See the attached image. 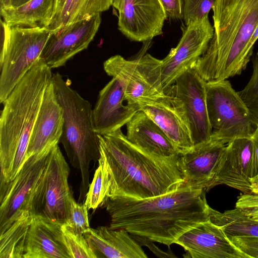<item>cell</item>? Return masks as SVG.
Here are the masks:
<instances>
[{
  "mask_svg": "<svg viewBox=\"0 0 258 258\" xmlns=\"http://www.w3.org/2000/svg\"><path fill=\"white\" fill-rule=\"evenodd\" d=\"M175 243L192 258H249L230 240L224 230L210 220L186 231Z\"/></svg>",
  "mask_w": 258,
  "mask_h": 258,
  "instance_id": "17",
  "label": "cell"
},
{
  "mask_svg": "<svg viewBox=\"0 0 258 258\" xmlns=\"http://www.w3.org/2000/svg\"><path fill=\"white\" fill-rule=\"evenodd\" d=\"M70 168L58 144L51 150L42 186L37 194L35 215L63 224L74 199L69 186Z\"/></svg>",
  "mask_w": 258,
  "mask_h": 258,
  "instance_id": "10",
  "label": "cell"
},
{
  "mask_svg": "<svg viewBox=\"0 0 258 258\" xmlns=\"http://www.w3.org/2000/svg\"><path fill=\"white\" fill-rule=\"evenodd\" d=\"M231 241L249 258H258V237L228 236Z\"/></svg>",
  "mask_w": 258,
  "mask_h": 258,
  "instance_id": "34",
  "label": "cell"
},
{
  "mask_svg": "<svg viewBox=\"0 0 258 258\" xmlns=\"http://www.w3.org/2000/svg\"><path fill=\"white\" fill-rule=\"evenodd\" d=\"M65 0H57L56 2V10H55V13L54 17L61 10ZM53 17V18H54Z\"/></svg>",
  "mask_w": 258,
  "mask_h": 258,
  "instance_id": "41",
  "label": "cell"
},
{
  "mask_svg": "<svg viewBox=\"0 0 258 258\" xmlns=\"http://www.w3.org/2000/svg\"><path fill=\"white\" fill-rule=\"evenodd\" d=\"M124 229L99 226L90 228L83 235L97 258H147L138 242Z\"/></svg>",
  "mask_w": 258,
  "mask_h": 258,
  "instance_id": "22",
  "label": "cell"
},
{
  "mask_svg": "<svg viewBox=\"0 0 258 258\" xmlns=\"http://www.w3.org/2000/svg\"><path fill=\"white\" fill-rule=\"evenodd\" d=\"M206 88L211 139L227 144L237 138H250L258 125V119L250 112L230 81L206 82Z\"/></svg>",
  "mask_w": 258,
  "mask_h": 258,
  "instance_id": "7",
  "label": "cell"
},
{
  "mask_svg": "<svg viewBox=\"0 0 258 258\" xmlns=\"http://www.w3.org/2000/svg\"><path fill=\"white\" fill-rule=\"evenodd\" d=\"M57 0H30L17 6L1 10L2 19L10 26L47 27L56 10Z\"/></svg>",
  "mask_w": 258,
  "mask_h": 258,
  "instance_id": "24",
  "label": "cell"
},
{
  "mask_svg": "<svg viewBox=\"0 0 258 258\" xmlns=\"http://www.w3.org/2000/svg\"><path fill=\"white\" fill-rule=\"evenodd\" d=\"M98 137L110 178L107 197L150 198L172 192L185 182L179 155L150 154L131 143L121 128Z\"/></svg>",
  "mask_w": 258,
  "mask_h": 258,
  "instance_id": "2",
  "label": "cell"
},
{
  "mask_svg": "<svg viewBox=\"0 0 258 258\" xmlns=\"http://www.w3.org/2000/svg\"><path fill=\"white\" fill-rule=\"evenodd\" d=\"M257 55H258V52H257Z\"/></svg>",
  "mask_w": 258,
  "mask_h": 258,
  "instance_id": "44",
  "label": "cell"
},
{
  "mask_svg": "<svg viewBox=\"0 0 258 258\" xmlns=\"http://www.w3.org/2000/svg\"><path fill=\"white\" fill-rule=\"evenodd\" d=\"M101 21L100 14L51 31L40 58L52 69L86 49L94 39Z\"/></svg>",
  "mask_w": 258,
  "mask_h": 258,
  "instance_id": "12",
  "label": "cell"
},
{
  "mask_svg": "<svg viewBox=\"0 0 258 258\" xmlns=\"http://www.w3.org/2000/svg\"><path fill=\"white\" fill-rule=\"evenodd\" d=\"M122 0H113L112 6L118 11L119 10Z\"/></svg>",
  "mask_w": 258,
  "mask_h": 258,
  "instance_id": "43",
  "label": "cell"
},
{
  "mask_svg": "<svg viewBox=\"0 0 258 258\" xmlns=\"http://www.w3.org/2000/svg\"><path fill=\"white\" fill-rule=\"evenodd\" d=\"M175 48L162 59L161 82L165 92L177 78L189 68L207 50L214 34L208 17L190 22Z\"/></svg>",
  "mask_w": 258,
  "mask_h": 258,
  "instance_id": "11",
  "label": "cell"
},
{
  "mask_svg": "<svg viewBox=\"0 0 258 258\" xmlns=\"http://www.w3.org/2000/svg\"><path fill=\"white\" fill-rule=\"evenodd\" d=\"M63 110L52 82L47 85L30 138L26 160L58 144L62 133Z\"/></svg>",
  "mask_w": 258,
  "mask_h": 258,
  "instance_id": "19",
  "label": "cell"
},
{
  "mask_svg": "<svg viewBox=\"0 0 258 258\" xmlns=\"http://www.w3.org/2000/svg\"><path fill=\"white\" fill-rule=\"evenodd\" d=\"M118 28L131 41L147 42L163 33L166 15L159 0H122Z\"/></svg>",
  "mask_w": 258,
  "mask_h": 258,
  "instance_id": "15",
  "label": "cell"
},
{
  "mask_svg": "<svg viewBox=\"0 0 258 258\" xmlns=\"http://www.w3.org/2000/svg\"><path fill=\"white\" fill-rule=\"evenodd\" d=\"M210 220L228 236L258 237V221L247 218L236 208L220 213L210 207Z\"/></svg>",
  "mask_w": 258,
  "mask_h": 258,
  "instance_id": "26",
  "label": "cell"
},
{
  "mask_svg": "<svg viewBox=\"0 0 258 258\" xmlns=\"http://www.w3.org/2000/svg\"><path fill=\"white\" fill-rule=\"evenodd\" d=\"M251 138L253 143L252 177L258 174V125Z\"/></svg>",
  "mask_w": 258,
  "mask_h": 258,
  "instance_id": "37",
  "label": "cell"
},
{
  "mask_svg": "<svg viewBox=\"0 0 258 258\" xmlns=\"http://www.w3.org/2000/svg\"><path fill=\"white\" fill-rule=\"evenodd\" d=\"M62 225L41 215L35 216L28 231L23 258H72Z\"/></svg>",
  "mask_w": 258,
  "mask_h": 258,
  "instance_id": "21",
  "label": "cell"
},
{
  "mask_svg": "<svg viewBox=\"0 0 258 258\" xmlns=\"http://www.w3.org/2000/svg\"><path fill=\"white\" fill-rule=\"evenodd\" d=\"M64 242L72 258H97L83 235L75 233L64 224L61 226Z\"/></svg>",
  "mask_w": 258,
  "mask_h": 258,
  "instance_id": "29",
  "label": "cell"
},
{
  "mask_svg": "<svg viewBox=\"0 0 258 258\" xmlns=\"http://www.w3.org/2000/svg\"><path fill=\"white\" fill-rule=\"evenodd\" d=\"M0 52V102L39 59L51 31L47 27L10 26L2 19Z\"/></svg>",
  "mask_w": 258,
  "mask_h": 258,
  "instance_id": "6",
  "label": "cell"
},
{
  "mask_svg": "<svg viewBox=\"0 0 258 258\" xmlns=\"http://www.w3.org/2000/svg\"><path fill=\"white\" fill-rule=\"evenodd\" d=\"M34 216L26 214L0 236V258H23L28 231Z\"/></svg>",
  "mask_w": 258,
  "mask_h": 258,
  "instance_id": "27",
  "label": "cell"
},
{
  "mask_svg": "<svg viewBox=\"0 0 258 258\" xmlns=\"http://www.w3.org/2000/svg\"><path fill=\"white\" fill-rule=\"evenodd\" d=\"M88 210L85 203L78 204L74 199L71 203L69 216L63 224L75 233L83 235L90 228Z\"/></svg>",
  "mask_w": 258,
  "mask_h": 258,
  "instance_id": "32",
  "label": "cell"
},
{
  "mask_svg": "<svg viewBox=\"0 0 258 258\" xmlns=\"http://www.w3.org/2000/svg\"><path fill=\"white\" fill-rule=\"evenodd\" d=\"M131 235L132 237L135 240H136L140 245H143L148 246L149 249L159 257H176L172 252V251L164 252L162 251L154 244V243L153 242V241L150 240L148 238L132 234H131Z\"/></svg>",
  "mask_w": 258,
  "mask_h": 258,
  "instance_id": "36",
  "label": "cell"
},
{
  "mask_svg": "<svg viewBox=\"0 0 258 258\" xmlns=\"http://www.w3.org/2000/svg\"><path fill=\"white\" fill-rule=\"evenodd\" d=\"M251 193L258 195V174L249 179Z\"/></svg>",
  "mask_w": 258,
  "mask_h": 258,
  "instance_id": "39",
  "label": "cell"
},
{
  "mask_svg": "<svg viewBox=\"0 0 258 258\" xmlns=\"http://www.w3.org/2000/svg\"><path fill=\"white\" fill-rule=\"evenodd\" d=\"M55 96L63 110V124L60 139L71 165L80 170L81 182L79 202L86 198L90 182L91 161L100 157L98 135L94 130L90 102L71 87L58 73H53Z\"/></svg>",
  "mask_w": 258,
  "mask_h": 258,
  "instance_id": "5",
  "label": "cell"
},
{
  "mask_svg": "<svg viewBox=\"0 0 258 258\" xmlns=\"http://www.w3.org/2000/svg\"><path fill=\"white\" fill-rule=\"evenodd\" d=\"M1 10L12 7L11 0H0Z\"/></svg>",
  "mask_w": 258,
  "mask_h": 258,
  "instance_id": "40",
  "label": "cell"
},
{
  "mask_svg": "<svg viewBox=\"0 0 258 258\" xmlns=\"http://www.w3.org/2000/svg\"><path fill=\"white\" fill-rule=\"evenodd\" d=\"M206 192L185 182L176 190L144 199L108 197L102 203L110 228L170 245L186 231L210 220Z\"/></svg>",
  "mask_w": 258,
  "mask_h": 258,
  "instance_id": "1",
  "label": "cell"
},
{
  "mask_svg": "<svg viewBox=\"0 0 258 258\" xmlns=\"http://www.w3.org/2000/svg\"><path fill=\"white\" fill-rule=\"evenodd\" d=\"M168 90L183 105L194 146L210 140L212 128L207 106L206 82L196 70L193 68L186 70Z\"/></svg>",
  "mask_w": 258,
  "mask_h": 258,
  "instance_id": "13",
  "label": "cell"
},
{
  "mask_svg": "<svg viewBox=\"0 0 258 258\" xmlns=\"http://www.w3.org/2000/svg\"><path fill=\"white\" fill-rule=\"evenodd\" d=\"M226 145L211 139L180 155L178 164L184 182L193 188L206 192L210 190L214 171Z\"/></svg>",
  "mask_w": 258,
  "mask_h": 258,
  "instance_id": "20",
  "label": "cell"
},
{
  "mask_svg": "<svg viewBox=\"0 0 258 258\" xmlns=\"http://www.w3.org/2000/svg\"><path fill=\"white\" fill-rule=\"evenodd\" d=\"M165 12L167 19L178 20L182 18L181 0H159Z\"/></svg>",
  "mask_w": 258,
  "mask_h": 258,
  "instance_id": "35",
  "label": "cell"
},
{
  "mask_svg": "<svg viewBox=\"0 0 258 258\" xmlns=\"http://www.w3.org/2000/svg\"><path fill=\"white\" fill-rule=\"evenodd\" d=\"M161 67L162 60L144 52L131 60L115 55L103 63L105 73L118 80L122 85L124 101L137 106L140 102L165 94Z\"/></svg>",
  "mask_w": 258,
  "mask_h": 258,
  "instance_id": "9",
  "label": "cell"
},
{
  "mask_svg": "<svg viewBox=\"0 0 258 258\" xmlns=\"http://www.w3.org/2000/svg\"><path fill=\"white\" fill-rule=\"evenodd\" d=\"M235 208L247 218L258 221V195L243 194L237 199Z\"/></svg>",
  "mask_w": 258,
  "mask_h": 258,
  "instance_id": "33",
  "label": "cell"
},
{
  "mask_svg": "<svg viewBox=\"0 0 258 258\" xmlns=\"http://www.w3.org/2000/svg\"><path fill=\"white\" fill-rule=\"evenodd\" d=\"M123 97L122 86L114 78L100 90L93 109L94 130L98 135L103 136L121 128L140 110L137 105H124Z\"/></svg>",
  "mask_w": 258,
  "mask_h": 258,
  "instance_id": "18",
  "label": "cell"
},
{
  "mask_svg": "<svg viewBox=\"0 0 258 258\" xmlns=\"http://www.w3.org/2000/svg\"><path fill=\"white\" fill-rule=\"evenodd\" d=\"M53 147L29 157L14 178L0 183L1 234L23 215L35 216L36 196L42 186Z\"/></svg>",
  "mask_w": 258,
  "mask_h": 258,
  "instance_id": "8",
  "label": "cell"
},
{
  "mask_svg": "<svg viewBox=\"0 0 258 258\" xmlns=\"http://www.w3.org/2000/svg\"><path fill=\"white\" fill-rule=\"evenodd\" d=\"M138 105L165 133L180 155L194 148L183 105L169 90L162 96L140 102Z\"/></svg>",
  "mask_w": 258,
  "mask_h": 258,
  "instance_id": "14",
  "label": "cell"
},
{
  "mask_svg": "<svg viewBox=\"0 0 258 258\" xmlns=\"http://www.w3.org/2000/svg\"><path fill=\"white\" fill-rule=\"evenodd\" d=\"M216 0H181L182 19L186 25L208 17Z\"/></svg>",
  "mask_w": 258,
  "mask_h": 258,
  "instance_id": "31",
  "label": "cell"
},
{
  "mask_svg": "<svg viewBox=\"0 0 258 258\" xmlns=\"http://www.w3.org/2000/svg\"><path fill=\"white\" fill-rule=\"evenodd\" d=\"M126 125L127 140L145 152L164 157L180 155L165 133L142 110L138 111Z\"/></svg>",
  "mask_w": 258,
  "mask_h": 258,
  "instance_id": "23",
  "label": "cell"
},
{
  "mask_svg": "<svg viewBox=\"0 0 258 258\" xmlns=\"http://www.w3.org/2000/svg\"><path fill=\"white\" fill-rule=\"evenodd\" d=\"M212 10L214 36L192 67L206 82L241 74L246 46L258 25V0H216Z\"/></svg>",
  "mask_w": 258,
  "mask_h": 258,
  "instance_id": "4",
  "label": "cell"
},
{
  "mask_svg": "<svg viewBox=\"0 0 258 258\" xmlns=\"http://www.w3.org/2000/svg\"><path fill=\"white\" fill-rule=\"evenodd\" d=\"M252 62L251 77L238 93L251 114L258 119V55L252 58Z\"/></svg>",
  "mask_w": 258,
  "mask_h": 258,
  "instance_id": "30",
  "label": "cell"
},
{
  "mask_svg": "<svg viewBox=\"0 0 258 258\" xmlns=\"http://www.w3.org/2000/svg\"><path fill=\"white\" fill-rule=\"evenodd\" d=\"M258 39V25L255 28L254 31L253 32L251 37L247 45L246 46L244 56V62L245 66H247V63L250 60V57L253 53V45L255 41Z\"/></svg>",
  "mask_w": 258,
  "mask_h": 258,
  "instance_id": "38",
  "label": "cell"
},
{
  "mask_svg": "<svg viewBox=\"0 0 258 258\" xmlns=\"http://www.w3.org/2000/svg\"><path fill=\"white\" fill-rule=\"evenodd\" d=\"M30 0H11L12 7H17L20 6Z\"/></svg>",
  "mask_w": 258,
  "mask_h": 258,
  "instance_id": "42",
  "label": "cell"
},
{
  "mask_svg": "<svg viewBox=\"0 0 258 258\" xmlns=\"http://www.w3.org/2000/svg\"><path fill=\"white\" fill-rule=\"evenodd\" d=\"M253 143L250 138H240L228 143L214 172L210 190L225 184L241 191L251 193Z\"/></svg>",
  "mask_w": 258,
  "mask_h": 258,
  "instance_id": "16",
  "label": "cell"
},
{
  "mask_svg": "<svg viewBox=\"0 0 258 258\" xmlns=\"http://www.w3.org/2000/svg\"><path fill=\"white\" fill-rule=\"evenodd\" d=\"M113 0H65L48 28L54 30L108 10Z\"/></svg>",
  "mask_w": 258,
  "mask_h": 258,
  "instance_id": "25",
  "label": "cell"
},
{
  "mask_svg": "<svg viewBox=\"0 0 258 258\" xmlns=\"http://www.w3.org/2000/svg\"><path fill=\"white\" fill-rule=\"evenodd\" d=\"M98 161V166L90 184L84 203L88 210H95L101 206L107 196L110 185L108 171L101 155Z\"/></svg>",
  "mask_w": 258,
  "mask_h": 258,
  "instance_id": "28",
  "label": "cell"
},
{
  "mask_svg": "<svg viewBox=\"0 0 258 258\" xmlns=\"http://www.w3.org/2000/svg\"><path fill=\"white\" fill-rule=\"evenodd\" d=\"M51 69L39 58L3 102L0 118V182L16 176L26 160L27 148Z\"/></svg>",
  "mask_w": 258,
  "mask_h": 258,
  "instance_id": "3",
  "label": "cell"
}]
</instances>
